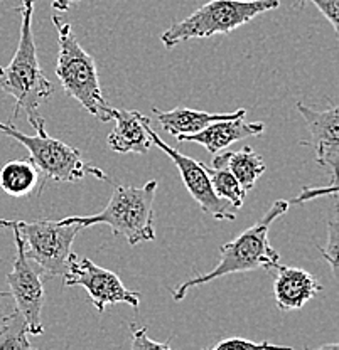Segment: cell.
<instances>
[{"mask_svg": "<svg viewBox=\"0 0 339 350\" xmlns=\"http://www.w3.org/2000/svg\"><path fill=\"white\" fill-rule=\"evenodd\" d=\"M287 209H289V200H277L253 226L243 231L238 238L220 247V261L211 271L188 280L181 286H177L173 293L174 300L181 301L191 288L211 283L221 276L257 271V269L272 271L279 268L280 254L273 250L268 241V229L277 219L287 213Z\"/></svg>", "mask_w": 339, "mask_h": 350, "instance_id": "1", "label": "cell"}, {"mask_svg": "<svg viewBox=\"0 0 339 350\" xmlns=\"http://www.w3.org/2000/svg\"><path fill=\"white\" fill-rule=\"evenodd\" d=\"M36 0H23L17 10L21 12V36L16 54L7 66H0V90L16 100V108L10 118H17L21 109L27 113V118L39 115L38 108L49 100L54 86L47 79L38 61L34 32H32V16Z\"/></svg>", "mask_w": 339, "mask_h": 350, "instance_id": "2", "label": "cell"}, {"mask_svg": "<svg viewBox=\"0 0 339 350\" xmlns=\"http://www.w3.org/2000/svg\"><path fill=\"white\" fill-rule=\"evenodd\" d=\"M158 180H149L142 187L116 185L101 213L93 216H71L61 219L64 224H78L83 229L95 224L110 226L113 234L123 236L130 246L155 239L154 199Z\"/></svg>", "mask_w": 339, "mask_h": 350, "instance_id": "3", "label": "cell"}, {"mask_svg": "<svg viewBox=\"0 0 339 350\" xmlns=\"http://www.w3.org/2000/svg\"><path fill=\"white\" fill-rule=\"evenodd\" d=\"M53 24L58 29L56 76L68 96L75 98L90 115L100 122H110L113 108L107 103L100 86V76L93 57L79 46L71 24L54 14Z\"/></svg>", "mask_w": 339, "mask_h": 350, "instance_id": "4", "label": "cell"}, {"mask_svg": "<svg viewBox=\"0 0 339 350\" xmlns=\"http://www.w3.org/2000/svg\"><path fill=\"white\" fill-rule=\"evenodd\" d=\"M29 122L34 126L36 135L24 133L12 123H0V131L27 148L31 153L29 160L46 180L76 182L85 178L86 175H93L100 180H110L103 170L83 160L81 153L75 147H69L58 138L51 137L45 129V118L41 115L31 116Z\"/></svg>", "mask_w": 339, "mask_h": 350, "instance_id": "5", "label": "cell"}, {"mask_svg": "<svg viewBox=\"0 0 339 350\" xmlns=\"http://www.w3.org/2000/svg\"><path fill=\"white\" fill-rule=\"evenodd\" d=\"M280 0H210L191 16L174 22L160 41L167 49L189 39H208L216 34H229L249 24L260 14L275 10Z\"/></svg>", "mask_w": 339, "mask_h": 350, "instance_id": "6", "label": "cell"}, {"mask_svg": "<svg viewBox=\"0 0 339 350\" xmlns=\"http://www.w3.org/2000/svg\"><path fill=\"white\" fill-rule=\"evenodd\" d=\"M23 239L25 256L51 276L66 273L71 246L81 226L64 224L61 221H10Z\"/></svg>", "mask_w": 339, "mask_h": 350, "instance_id": "7", "label": "cell"}, {"mask_svg": "<svg viewBox=\"0 0 339 350\" xmlns=\"http://www.w3.org/2000/svg\"><path fill=\"white\" fill-rule=\"evenodd\" d=\"M0 228L10 229L16 239V258L12 271L7 275V284L10 286V297L16 300L17 312L24 317L29 335H41L45 332L41 312L45 308V284L41 280V268L25 256L24 244L19 231L10 221L0 219Z\"/></svg>", "mask_w": 339, "mask_h": 350, "instance_id": "8", "label": "cell"}, {"mask_svg": "<svg viewBox=\"0 0 339 350\" xmlns=\"http://www.w3.org/2000/svg\"><path fill=\"white\" fill-rule=\"evenodd\" d=\"M142 123H144L152 144L166 153V155L173 160L174 165L177 167L186 189H188L189 194L192 196V199L199 204L203 213L218 219V221H235L238 209H236L235 206H231L228 200L220 199V197L214 194L213 187H211L210 177H208L206 170H204L203 162H198V160L184 155V153H181L179 150L171 147L167 142H164L158 135V131L152 129L151 118H147L145 115H142Z\"/></svg>", "mask_w": 339, "mask_h": 350, "instance_id": "9", "label": "cell"}, {"mask_svg": "<svg viewBox=\"0 0 339 350\" xmlns=\"http://www.w3.org/2000/svg\"><path fill=\"white\" fill-rule=\"evenodd\" d=\"M63 282L64 286L85 288L91 304L100 313L108 305L125 304L134 308L140 305V293L129 290L115 273L95 265L90 258H78V254L71 253Z\"/></svg>", "mask_w": 339, "mask_h": 350, "instance_id": "10", "label": "cell"}, {"mask_svg": "<svg viewBox=\"0 0 339 350\" xmlns=\"http://www.w3.org/2000/svg\"><path fill=\"white\" fill-rule=\"evenodd\" d=\"M297 109L309 131V140H302L301 144L314 148L317 163L329 170L331 182L338 184L339 108L333 105L326 109H316L297 103Z\"/></svg>", "mask_w": 339, "mask_h": 350, "instance_id": "11", "label": "cell"}, {"mask_svg": "<svg viewBox=\"0 0 339 350\" xmlns=\"http://www.w3.org/2000/svg\"><path fill=\"white\" fill-rule=\"evenodd\" d=\"M247 115L233 120L214 122L210 126L198 131L194 135H179L176 137L179 142H194L203 145L210 153H220L235 142L249 137H258L265 131L264 123H251L245 120Z\"/></svg>", "mask_w": 339, "mask_h": 350, "instance_id": "12", "label": "cell"}, {"mask_svg": "<svg viewBox=\"0 0 339 350\" xmlns=\"http://www.w3.org/2000/svg\"><path fill=\"white\" fill-rule=\"evenodd\" d=\"M319 291L321 284L311 273L302 268L279 265L273 283V297L280 310H301Z\"/></svg>", "mask_w": 339, "mask_h": 350, "instance_id": "13", "label": "cell"}, {"mask_svg": "<svg viewBox=\"0 0 339 350\" xmlns=\"http://www.w3.org/2000/svg\"><path fill=\"white\" fill-rule=\"evenodd\" d=\"M112 120L115 129L107 138L110 150L116 153H147L151 150V138L142 123V113L113 108Z\"/></svg>", "mask_w": 339, "mask_h": 350, "instance_id": "14", "label": "cell"}, {"mask_svg": "<svg viewBox=\"0 0 339 350\" xmlns=\"http://www.w3.org/2000/svg\"><path fill=\"white\" fill-rule=\"evenodd\" d=\"M155 116H158L160 126L169 135L179 137V135H194L210 126L214 122H223V120H233L238 116L247 115L245 108H240L233 113H208L199 111V109L177 107L171 111H160L154 108Z\"/></svg>", "mask_w": 339, "mask_h": 350, "instance_id": "15", "label": "cell"}, {"mask_svg": "<svg viewBox=\"0 0 339 350\" xmlns=\"http://www.w3.org/2000/svg\"><path fill=\"white\" fill-rule=\"evenodd\" d=\"M220 157L221 162L225 163L226 169L229 170L242 189L245 192L251 191L257 184L258 178L265 172V163L258 153H255L250 147H243L238 152H220L214 153Z\"/></svg>", "mask_w": 339, "mask_h": 350, "instance_id": "16", "label": "cell"}, {"mask_svg": "<svg viewBox=\"0 0 339 350\" xmlns=\"http://www.w3.org/2000/svg\"><path fill=\"white\" fill-rule=\"evenodd\" d=\"M39 170L29 159L9 160L0 169V189L12 197H25L39 184Z\"/></svg>", "mask_w": 339, "mask_h": 350, "instance_id": "17", "label": "cell"}, {"mask_svg": "<svg viewBox=\"0 0 339 350\" xmlns=\"http://www.w3.org/2000/svg\"><path fill=\"white\" fill-rule=\"evenodd\" d=\"M204 170H206L208 177H210L211 187H213L214 194L220 197V199L228 200V202L231 204V206H235L236 209H240V207L243 206L247 192L243 191L242 185L238 184L235 175L226 169V165L221 162L220 157L214 155L211 167L204 165Z\"/></svg>", "mask_w": 339, "mask_h": 350, "instance_id": "18", "label": "cell"}, {"mask_svg": "<svg viewBox=\"0 0 339 350\" xmlns=\"http://www.w3.org/2000/svg\"><path fill=\"white\" fill-rule=\"evenodd\" d=\"M0 350H38L29 342L25 320L17 310L0 317Z\"/></svg>", "mask_w": 339, "mask_h": 350, "instance_id": "19", "label": "cell"}, {"mask_svg": "<svg viewBox=\"0 0 339 350\" xmlns=\"http://www.w3.org/2000/svg\"><path fill=\"white\" fill-rule=\"evenodd\" d=\"M203 350H294L292 347H286V345H275L271 342H251L247 338L240 337H229L225 340L218 342L213 347H208Z\"/></svg>", "mask_w": 339, "mask_h": 350, "instance_id": "20", "label": "cell"}, {"mask_svg": "<svg viewBox=\"0 0 339 350\" xmlns=\"http://www.w3.org/2000/svg\"><path fill=\"white\" fill-rule=\"evenodd\" d=\"M338 207L334 204V214L327 222V243L326 247H321L324 260L331 265L334 276H338V244H339V224H338Z\"/></svg>", "mask_w": 339, "mask_h": 350, "instance_id": "21", "label": "cell"}, {"mask_svg": "<svg viewBox=\"0 0 339 350\" xmlns=\"http://www.w3.org/2000/svg\"><path fill=\"white\" fill-rule=\"evenodd\" d=\"M132 350H173L169 342H155L149 337L147 327L132 325Z\"/></svg>", "mask_w": 339, "mask_h": 350, "instance_id": "22", "label": "cell"}, {"mask_svg": "<svg viewBox=\"0 0 339 350\" xmlns=\"http://www.w3.org/2000/svg\"><path fill=\"white\" fill-rule=\"evenodd\" d=\"M305 0H302L301 5H304ZM319 9V12L326 17V21L329 22L331 27L334 29V32H338L339 24H338V17H339V0H309Z\"/></svg>", "mask_w": 339, "mask_h": 350, "instance_id": "23", "label": "cell"}, {"mask_svg": "<svg viewBox=\"0 0 339 350\" xmlns=\"http://www.w3.org/2000/svg\"><path fill=\"white\" fill-rule=\"evenodd\" d=\"M81 0H54L53 2V10L54 12H66L73 3H78Z\"/></svg>", "mask_w": 339, "mask_h": 350, "instance_id": "24", "label": "cell"}, {"mask_svg": "<svg viewBox=\"0 0 339 350\" xmlns=\"http://www.w3.org/2000/svg\"><path fill=\"white\" fill-rule=\"evenodd\" d=\"M304 350H339V345L338 344H326V345H321V347H316V349H311L305 345Z\"/></svg>", "mask_w": 339, "mask_h": 350, "instance_id": "25", "label": "cell"}, {"mask_svg": "<svg viewBox=\"0 0 339 350\" xmlns=\"http://www.w3.org/2000/svg\"><path fill=\"white\" fill-rule=\"evenodd\" d=\"M0 297H10L9 291H0Z\"/></svg>", "mask_w": 339, "mask_h": 350, "instance_id": "26", "label": "cell"}]
</instances>
